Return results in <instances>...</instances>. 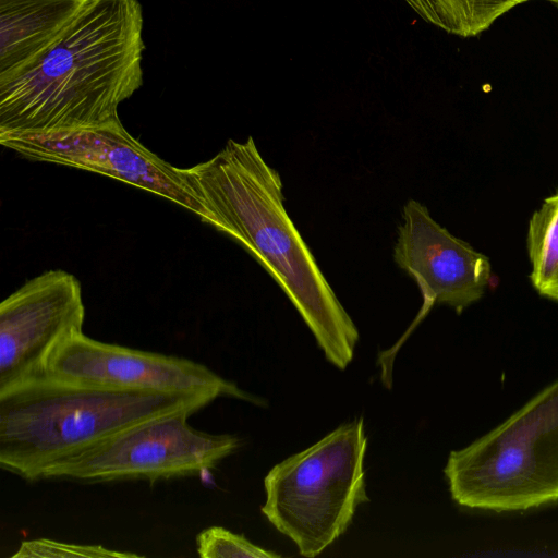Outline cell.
<instances>
[{
    "mask_svg": "<svg viewBox=\"0 0 558 558\" xmlns=\"http://www.w3.org/2000/svg\"><path fill=\"white\" fill-rule=\"evenodd\" d=\"M143 23L138 0H90L49 48L0 78V138L119 121L143 85Z\"/></svg>",
    "mask_w": 558,
    "mask_h": 558,
    "instance_id": "cell-1",
    "label": "cell"
},
{
    "mask_svg": "<svg viewBox=\"0 0 558 558\" xmlns=\"http://www.w3.org/2000/svg\"><path fill=\"white\" fill-rule=\"evenodd\" d=\"M179 172L208 223L241 244L269 272L340 369L352 361L359 330L284 207L283 185L253 137L229 140L210 159Z\"/></svg>",
    "mask_w": 558,
    "mask_h": 558,
    "instance_id": "cell-2",
    "label": "cell"
},
{
    "mask_svg": "<svg viewBox=\"0 0 558 558\" xmlns=\"http://www.w3.org/2000/svg\"><path fill=\"white\" fill-rule=\"evenodd\" d=\"M215 398L129 390L43 374L0 391V466L26 481L124 429Z\"/></svg>",
    "mask_w": 558,
    "mask_h": 558,
    "instance_id": "cell-3",
    "label": "cell"
},
{
    "mask_svg": "<svg viewBox=\"0 0 558 558\" xmlns=\"http://www.w3.org/2000/svg\"><path fill=\"white\" fill-rule=\"evenodd\" d=\"M444 473L452 499L468 508L514 511L558 500V380L451 451Z\"/></svg>",
    "mask_w": 558,
    "mask_h": 558,
    "instance_id": "cell-4",
    "label": "cell"
},
{
    "mask_svg": "<svg viewBox=\"0 0 558 558\" xmlns=\"http://www.w3.org/2000/svg\"><path fill=\"white\" fill-rule=\"evenodd\" d=\"M364 420L342 424L320 440L276 464L265 476L262 512L315 557L350 526L366 494Z\"/></svg>",
    "mask_w": 558,
    "mask_h": 558,
    "instance_id": "cell-5",
    "label": "cell"
},
{
    "mask_svg": "<svg viewBox=\"0 0 558 558\" xmlns=\"http://www.w3.org/2000/svg\"><path fill=\"white\" fill-rule=\"evenodd\" d=\"M192 414L180 412L136 424L46 468L40 480L112 482L199 475L241 445L230 434L192 427Z\"/></svg>",
    "mask_w": 558,
    "mask_h": 558,
    "instance_id": "cell-6",
    "label": "cell"
},
{
    "mask_svg": "<svg viewBox=\"0 0 558 558\" xmlns=\"http://www.w3.org/2000/svg\"><path fill=\"white\" fill-rule=\"evenodd\" d=\"M393 260L415 280L423 305L400 340L379 354L380 377L387 388H391L397 352L428 311L445 304L461 313L484 295L492 277L489 258L451 234L415 199L403 205Z\"/></svg>",
    "mask_w": 558,
    "mask_h": 558,
    "instance_id": "cell-7",
    "label": "cell"
},
{
    "mask_svg": "<svg viewBox=\"0 0 558 558\" xmlns=\"http://www.w3.org/2000/svg\"><path fill=\"white\" fill-rule=\"evenodd\" d=\"M0 144L32 161L66 166L125 182L167 198L208 223L205 207L190 191L179 168L145 147L120 120L52 135L0 138Z\"/></svg>",
    "mask_w": 558,
    "mask_h": 558,
    "instance_id": "cell-8",
    "label": "cell"
},
{
    "mask_svg": "<svg viewBox=\"0 0 558 558\" xmlns=\"http://www.w3.org/2000/svg\"><path fill=\"white\" fill-rule=\"evenodd\" d=\"M46 374L109 388L230 397L266 405L264 399L192 360L106 343L83 332L56 350Z\"/></svg>",
    "mask_w": 558,
    "mask_h": 558,
    "instance_id": "cell-9",
    "label": "cell"
},
{
    "mask_svg": "<svg viewBox=\"0 0 558 558\" xmlns=\"http://www.w3.org/2000/svg\"><path fill=\"white\" fill-rule=\"evenodd\" d=\"M82 284L50 269L27 280L0 304V391L46 373L50 356L83 332Z\"/></svg>",
    "mask_w": 558,
    "mask_h": 558,
    "instance_id": "cell-10",
    "label": "cell"
},
{
    "mask_svg": "<svg viewBox=\"0 0 558 558\" xmlns=\"http://www.w3.org/2000/svg\"><path fill=\"white\" fill-rule=\"evenodd\" d=\"M90 0H0V78L49 48Z\"/></svg>",
    "mask_w": 558,
    "mask_h": 558,
    "instance_id": "cell-11",
    "label": "cell"
},
{
    "mask_svg": "<svg viewBox=\"0 0 558 558\" xmlns=\"http://www.w3.org/2000/svg\"><path fill=\"white\" fill-rule=\"evenodd\" d=\"M530 0H405L426 22L447 33L472 37L501 15Z\"/></svg>",
    "mask_w": 558,
    "mask_h": 558,
    "instance_id": "cell-12",
    "label": "cell"
},
{
    "mask_svg": "<svg viewBox=\"0 0 558 558\" xmlns=\"http://www.w3.org/2000/svg\"><path fill=\"white\" fill-rule=\"evenodd\" d=\"M526 246L531 283L541 295L558 301V192L532 214Z\"/></svg>",
    "mask_w": 558,
    "mask_h": 558,
    "instance_id": "cell-13",
    "label": "cell"
},
{
    "mask_svg": "<svg viewBox=\"0 0 558 558\" xmlns=\"http://www.w3.org/2000/svg\"><path fill=\"white\" fill-rule=\"evenodd\" d=\"M196 551L202 558H279L280 555L266 550L250 542L244 535L235 534L221 526H210L196 536Z\"/></svg>",
    "mask_w": 558,
    "mask_h": 558,
    "instance_id": "cell-14",
    "label": "cell"
},
{
    "mask_svg": "<svg viewBox=\"0 0 558 558\" xmlns=\"http://www.w3.org/2000/svg\"><path fill=\"white\" fill-rule=\"evenodd\" d=\"M137 558V554L119 551L100 545L63 543L56 539L36 538L21 543L12 558Z\"/></svg>",
    "mask_w": 558,
    "mask_h": 558,
    "instance_id": "cell-15",
    "label": "cell"
},
{
    "mask_svg": "<svg viewBox=\"0 0 558 558\" xmlns=\"http://www.w3.org/2000/svg\"><path fill=\"white\" fill-rule=\"evenodd\" d=\"M546 1L553 2L558 5V0H546Z\"/></svg>",
    "mask_w": 558,
    "mask_h": 558,
    "instance_id": "cell-16",
    "label": "cell"
}]
</instances>
